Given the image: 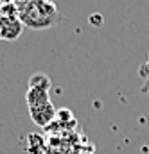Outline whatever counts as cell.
Masks as SVG:
<instances>
[{
    "instance_id": "6da1fadb",
    "label": "cell",
    "mask_w": 149,
    "mask_h": 154,
    "mask_svg": "<svg viewBox=\"0 0 149 154\" xmlns=\"http://www.w3.org/2000/svg\"><path fill=\"white\" fill-rule=\"evenodd\" d=\"M16 5L24 27L33 31H47L61 20L59 9L52 0H20Z\"/></svg>"
},
{
    "instance_id": "7a4b0ae2",
    "label": "cell",
    "mask_w": 149,
    "mask_h": 154,
    "mask_svg": "<svg viewBox=\"0 0 149 154\" xmlns=\"http://www.w3.org/2000/svg\"><path fill=\"white\" fill-rule=\"evenodd\" d=\"M56 108L50 102H45V104H40V106H34V108H29V115H31V120L40 125V127H49L54 120H56Z\"/></svg>"
},
{
    "instance_id": "3957f363",
    "label": "cell",
    "mask_w": 149,
    "mask_h": 154,
    "mask_svg": "<svg viewBox=\"0 0 149 154\" xmlns=\"http://www.w3.org/2000/svg\"><path fill=\"white\" fill-rule=\"evenodd\" d=\"M24 23L18 16H0V32L2 39L5 41H14L22 36L24 32Z\"/></svg>"
},
{
    "instance_id": "277c9868",
    "label": "cell",
    "mask_w": 149,
    "mask_h": 154,
    "mask_svg": "<svg viewBox=\"0 0 149 154\" xmlns=\"http://www.w3.org/2000/svg\"><path fill=\"white\" fill-rule=\"evenodd\" d=\"M27 152L29 154H45L49 145H47V140L43 138V134L40 133H31L27 136Z\"/></svg>"
},
{
    "instance_id": "5b68a950",
    "label": "cell",
    "mask_w": 149,
    "mask_h": 154,
    "mask_svg": "<svg viewBox=\"0 0 149 154\" xmlns=\"http://www.w3.org/2000/svg\"><path fill=\"white\" fill-rule=\"evenodd\" d=\"M25 102H27V108H34V106H40V104L50 102V95H49V91H45V90L29 88L27 93H25Z\"/></svg>"
},
{
    "instance_id": "8992f818",
    "label": "cell",
    "mask_w": 149,
    "mask_h": 154,
    "mask_svg": "<svg viewBox=\"0 0 149 154\" xmlns=\"http://www.w3.org/2000/svg\"><path fill=\"white\" fill-rule=\"evenodd\" d=\"M50 77H47L41 72L33 74L29 79V88H38V90H45V91H50Z\"/></svg>"
},
{
    "instance_id": "52a82bcc",
    "label": "cell",
    "mask_w": 149,
    "mask_h": 154,
    "mask_svg": "<svg viewBox=\"0 0 149 154\" xmlns=\"http://www.w3.org/2000/svg\"><path fill=\"white\" fill-rule=\"evenodd\" d=\"M0 16H18V5L14 2H4L0 5Z\"/></svg>"
},
{
    "instance_id": "ba28073f",
    "label": "cell",
    "mask_w": 149,
    "mask_h": 154,
    "mask_svg": "<svg viewBox=\"0 0 149 154\" xmlns=\"http://www.w3.org/2000/svg\"><path fill=\"white\" fill-rule=\"evenodd\" d=\"M138 75L142 77V79H146V81H149V59L146 61V63L140 65V68H138Z\"/></svg>"
},
{
    "instance_id": "9c48e42d",
    "label": "cell",
    "mask_w": 149,
    "mask_h": 154,
    "mask_svg": "<svg viewBox=\"0 0 149 154\" xmlns=\"http://www.w3.org/2000/svg\"><path fill=\"white\" fill-rule=\"evenodd\" d=\"M90 23H95V25H101V23H103V16H101L99 13H95V14H92V16H90Z\"/></svg>"
},
{
    "instance_id": "30bf717a",
    "label": "cell",
    "mask_w": 149,
    "mask_h": 154,
    "mask_svg": "<svg viewBox=\"0 0 149 154\" xmlns=\"http://www.w3.org/2000/svg\"><path fill=\"white\" fill-rule=\"evenodd\" d=\"M140 91H142V93H149V81H146V82L142 84V88H140Z\"/></svg>"
},
{
    "instance_id": "8fae6325",
    "label": "cell",
    "mask_w": 149,
    "mask_h": 154,
    "mask_svg": "<svg viewBox=\"0 0 149 154\" xmlns=\"http://www.w3.org/2000/svg\"><path fill=\"white\" fill-rule=\"evenodd\" d=\"M0 39H2V32H0Z\"/></svg>"
}]
</instances>
